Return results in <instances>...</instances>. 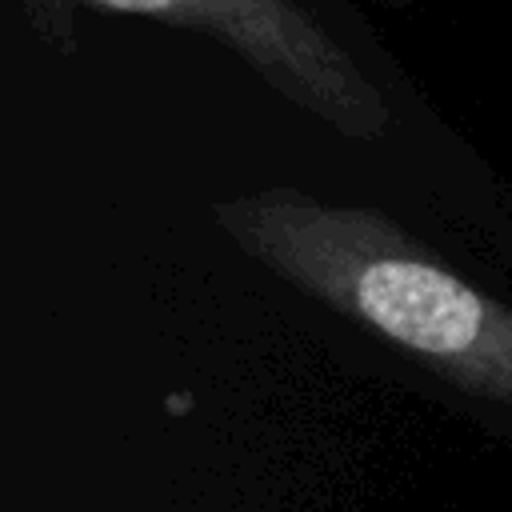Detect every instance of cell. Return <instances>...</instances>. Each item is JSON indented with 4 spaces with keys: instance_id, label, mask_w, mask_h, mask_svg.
Segmentation results:
<instances>
[{
    "instance_id": "2",
    "label": "cell",
    "mask_w": 512,
    "mask_h": 512,
    "mask_svg": "<svg viewBox=\"0 0 512 512\" xmlns=\"http://www.w3.org/2000/svg\"><path fill=\"white\" fill-rule=\"evenodd\" d=\"M100 8L204 32L260 72L284 100L320 116L344 136L376 140L388 132V100L332 32L296 0H24L40 36L64 44L76 12Z\"/></svg>"
},
{
    "instance_id": "1",
    "label": "cell",
    "mask_w": 512,
    "mask_h": 512,
    "mask_svg": "<svg viewBox=\"0 0 512 512\" xmlns=\"http://www.w3.org/2000/svg\"><path fill=\"white\" fill-rule=\"evenodd\" d=\"M216 220L256 264L300 292L452 384L512 400V308L456 276L396 220L292 188L224 200Z\"/></svg>"
}]
</instances>
